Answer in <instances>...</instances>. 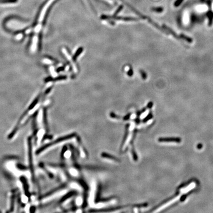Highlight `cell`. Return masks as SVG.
Returning <instances> with one entry per match:
<instances>
[{
	"label": "cell",
	"mask_w": 213,
	"mask_h": 213,
	"mask_svg": "<svg viewBox=\"0 0 213 213\" xmlns=\"http://www.w3.org/2000/svg\"><path fill=\"white\" fill-rule=\"evenodd\" d=\"M28 143V161H29V168L30 171L32 180L33 182L35 181V169L34 166V160L33 155V146H32V138L31 137H28L27 140Z\"/></svg>",
	"instance_id": "1"
},
{
	"label": "cell",
	"mask_w": 213,
	"mask_h": 213,
	"mask_svg": "<svg viewBox=\"0 0 213 213\" xmlns=\"http://www.w3.org/2000/svg\"><path fill=\"white\" fill-rule=\"evenodd\" d=\"M75 136V135L74 134H71L70 135H66V136H62L60 138H58L55 140H54L53 141H52L50 143H49L48 144H45L43 145L42 147H40V148H39L38 149L36 150V154L37 155H40L41 153H43V151H44V150H45L46 149H48V148H49L51 147H52L54 145L56 144H59L60 143H61V142H63L64 141L69 140L70 139L72 138V137H73Z\"/></svg>",
	"instance_id": "2"
},
{
	"label": "cell",
	"mask_w": 213,
	"mask_h": 213,
	"mask_svg": "<svg viewBox=\"0 0 213 213\" xmlns=\"http://www.w3.org/2000/svg\"><path fill=\"white\" fill-rule=\"evenodd\" d=\"M20 181L21 182L22 185L23 187V190L24 191V193L25 195L29 198L31 196V193L29 191V186L28 185V182L27 181V180L25 177L21 176L20 178Z\"/></svg>",
	"instance_id": "3"
},
{
	"label": "cell",
	"mask_w": 213,
	"mask_h": 213,
	"mask_svg": "<svg viewBox=\"0 0 213 213\" xmlns=\"http://www.w3.org/2000/svg\"><path fill=\"white\" fill-rule=\"evenodd\" d=\"M114 18L115 19H118V20H125V21H134V20H137L138 19L136 18H133V17H116L115 16L111 17V16H102V19H106V18Z\"/></svg>",
	"instance_id": "4"
},
{
	"label": "cell",
	"mask_w": 213,
	"mask_h": 213,
	"mask_svg": "<svg viewBox=\"0 0 213 213\" xmlns=\"http://www.w3.org/2000/svg\"><path fill=\"white\" fill-rule=\"evenodd\" d=\"M64 186H65L64 185L62 186H59V187H57V188H55L53 189L50 191H49V192L45 193V194H43V195H42L41 197H40V199H44V198H47V197H48V196L51 195L52 194H53V193H54L55 192H58L60 189H62V188H64Z\"/></svg>",
	"instance_id": "5"
},
{
	"label": "cell",
	"mask_w": 213,
	"mask_h": 213,
	"mask_svg": "<svg viewBox=\"0 0 213 213\" xmlns=\"http://www.w3.org/2000/svg\"><path fill=\"white\" fill-rule=\"evenodd\" d=\"M43 124L44 125V127L46 131L48 132L49 130L48 128V116H47V110L45 109H44L43 113Z\"/></svg>",
	"instance_id": "6"
},
{
	"label": "cell",
	"mask_w": 213,
	"mask_h": 213,
	"mask_svg": "<svg viewBox=\"0 0 213 213\" xmlns=\"http://www.w3.org/2000/svg\"><path fill=\"white\" fill-rule=\"evenodd\" d=\"M159 142H175L177 143H180L181 141V140L178 138H160L159 139Z\"/></svg>",
	"instance_id": "7"
},
{
	"label": "cell",
	"mask_w": 213,
	"mask_h": 213,
	"mask_svg": "<svg viewBox=\"0 0 213 213\" xmlns=\"http://www.w3.org/2000/svg\"><path fill=\"white\" fill-rule=\"evenodd\" d=\"M189 16L188 13L186 11L184 13V16L182 17V23L184 24V25H187L188 24L189 22Z\"/></svg>",
	"instance_id": "8"
},
{
	"label": "cell",
	"mask_w": 213,
	"mask_h": 213,
	"mask_svg": "<svg viewBox=\"0 0 213 213\" xmlns=\"http://www.w3.org/2000/svg\"><path fill=\"white\" fill-rule=\"evenodd\" d=\"M39 99H40V98H39V97H37L33 101L32 103L31 104V105L29 106V108H28V109H29V110H31L33 109L35 106L37 104V103H38V102H39Z\"/></svg>",
	"instance_id": "9"
},
{
	"label": "cell",
	"mask_w": 213,
	"mask_h": 213,
	"mask_svg": "<svg viewBox=\"0 0 213 213\" xmlns=\"http://www.w3.org/2000/svg\"><path fill=\"white\" fill-rule=\"evenodd\" d=\"M83 50V48H82V47H80V48H79V49L77 50L76 52L75 53L73 57V60H74V61L76 60L77 58V57L80 55V54H81V53L82 52V50Z\"/></svg>",
	"instance_id": "10"
},
{
	"label": "cell",
	"mask_w": 213,
	"mask_h": 213,
	"mask_svg": "<svg viewBox=\"0 0 213 213\" xmlns=\"http://www.w3.org/2000/svg\"><path fill=\"white\" fill-rule=\"evenodd\" d=\"M14 193L11 195V206H10V210L11 212L13 211V209H14V199H15V195L14 194Z\"/></svg>",
	"instance_id": "11"
},
{
	"label": "cell",
	"mask_w": 213,
	"mask_h": 213,
	"mask_svg": "<svg viewBox=\"0 0 213 213\" xmlns=\"http://www.w3.org/2000/svg\"><path fill=\"white\" fill-rule=\"evenodd\" d=\"M207 8L205 6H198L197 8V11L200 12L206 11H207Z\"/></svg>",
	"instance_id": "12"
},
{
	"label": "cell",
	"mask_w": 213,
	"mask_h": 213,
	"mask_svg": "<svg viewBox=\"0 0 213 213\" xmlns=\"http://www.w3.org/2000/svg\"><path fill=\"white\" fill-rule=\"evenodd\" d=\"M17 0H0L1 3H13L17 2Z\"/></svg>",
	"instance_id": "13"
},
{
	"label": "cell",
	"mask_w": 213,
	"mask_h": 213,
	"mask_svg": "<svg viewBox=\"0 0 213 213\" xmlns=\"http://www.w3.org/2000/svg\"><path fill=\"white\" fill-rule=\"evenodd\" d=\"M17 167L20 170H26V167L25 166H24L23 165H21V164H18L17 165Z\"/></svg>",
	"instance_id": "14"
},
{
	"label": "cell",
	"mask_w": 213,
	"mask_h": 213,
	"mask_svg": "<svg viewBox=\"0 0 213 213\" xmlns=\"http://www.w3.org/2000/svg\"><path fill=\"white\" fill-rule=\"evenodd\" d=\"M66 78H67V77L66 76H60V77H57V78H56V79H54V80H55V81H56V80H65V79H66Z\"/></svg>",
	"instance_id": "15"
},
{
	"label": "cell",
	"mask_w": 213,
	"mask_h": 213,
	"mask_svg": "<svg viewBox=\"0 0 213 213\" xmlns=\"http://www.w3.org/2000/svg\"><path fill=\"white\" fill-rule=\"evenodd\" d=\"M123 5H120V6H119V7L118 8V9H117V10L116 11V12L115 13L114 16H116V15H117V14L119 12V11L122 10V9H123Z\"/></svg>",
	"instance_id": "16"
},
{
	"label": "cell",
	"mask_w": 213,
	"mask_h": 213,
	"mask_svg": "<svg viewBox=\"0 0 213 213\" xmlns=\"http://www.w3.org/2000/svg\"><path fill=\"white\" fill-rule=\"evenodd\" d=\"M127 74H128V75H129V76H130V77H131V76L133 75V70H132V69H130L128 71Z\"/></svg>",
	"instance_id": "17"
},
{
	"label": "cell",
	"mask_w": 213,
	"mask_h": 213,
	"mask_svg": "<svg viewBox=\"0 0 213 213\" xmlns=\"http://www.w3.org/2000/svg\"><path fill=\"white\" fill-rule=\"evenodd\" d=\"M32 210H34L35 211V210H36V208H35V207L32 206V207L30 208V212L32 211Z\"/></svg>",
	"instance_id": "18"
},
{
	"label": "cell",
	"mask_w": 213,
	"mask_h": 213,
	"mask_svg": "<svg viewBox=\"0 0 213 213\" xmlns=\"http://www.w3.org/2000/svg\"><path fill=\"white\" fill-rule=\"evenodd\" d=\"M51 89H52V87H50V88H49L48 89V90L47 89V91H46V92H45V93L46 94H47V93H48V92L50 91V90H51Z\"/></svg>",
	"instance_id": "19"
},
{
	"label": "cell",
	"mask_w": 213,
	"mask_h": 213,
	"mask_svg": "<svg viewBox=\"0 0 213 213\" xmlns=\"http://www.w3.org/2000/svg\"><path fill=\"white\" fill-rule=\"evenodd\" d=\"M0 212H1V211H0Z\"/></svg>",
	"instance_id": "20"
}]
</instances>
